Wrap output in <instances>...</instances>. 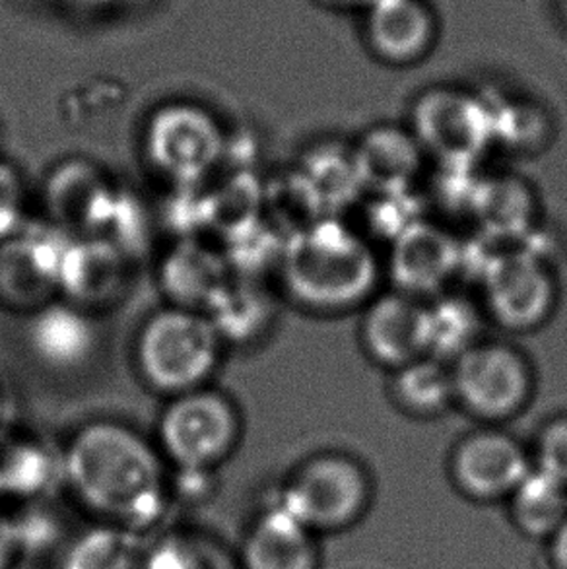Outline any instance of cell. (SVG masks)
<instances>
[{
	"label": "cell",
	"mask_w": 567,
	"mask_h": 569,
	"mask_svg": "<svg viewBox=\"0 0 567 569\" xmlns=\"http://www.w3.org/2000/svg\"><path fill=\"white\" fill-rule=\"evenodd\" d=\"M168 462L140 431L117 420L78 428L62 449V482L100 523L140 532L171 506Z\"/></svg>",
	"instance_id": "6da1fadb"
},
{
	"label": "cell",
	"mask_w": 567,
	"mask_h": 569,
	"mask_svg": "<svg viewBox=\"0 0 567 569\" xmlns=\"http://www.w3.org/2000/svg\"><path fill=\"white\" fill-rule=\"evenodd\" d=\"M278 277L301 308L342 313L376 296L381 264L369 239L332 216L286 239Z\"/></svg>",
	"instance_id": "7a4b0ae2"
},
{
	"label": "cell",
	"mask_w": 567,
	"mask_h": 569,
	"mask_svg": "<svg viewBox=\"0 0 567 569\" xmlns=\"http://www.w3.org/2000/svg\"><path fill=\"white\" fill-rule=\"evenodd\" d=\"M223 347L205 313L168 306L140 327L135 362L146 385L171 399L208 387L222 362Z\"/></svg>",
	"instance_id": "3957f363"
},
{
	"label": "cell",
	"mask_w": 567,
	"mask_h": 569,
	"mask_svg": "<svg viewBox=\"0 0 567 569\" xmlns=\"http://www.w3.org/2000/svg\"><path fill=\"white\" fill-rule=\"evenodd\" d=\"M145 156L169 186L202 187L228 158V132L207 108L173 101L148 117Z\"/></svg>",
	"instance_id": "277c9868"
},
{
	"label": "cell",
	"mask_w": 567,
	"mask_h": 569,
	"mask_svg": "<svg viewBox=\"0 0 567 569\" xmlns=\"http://www.w3.org/2000/svg\"><path fill=\"white\" fill-rule=\"evenodd\" d=\"M241 431L233 400L202 387L169 399L158 422L156 446L169 469L218 470L238 449Z\"/></svg>",
	"instance_id": "5b68a950"
},
{
	"label": "cell",
	"mask_w": 567,
	"mask_h": 569,
	"mask_svg": "<svg viewBox=\"0 0 567 569\" xmlns=\"http://www.w3.org/2000/svg\"><path fill=\"white\" fill-rule=\"evenodd\" d=\"M369 477L345 453H319L301 462L284 485L278 501L317 532L354 523L369 503Z\"/></svg>",
	"instance_id": "8992f818"
},
{
	"label": "cell",
	"mask_w": 567,
	"mask_h": 569,
	"mask_svg": "<svg viewBox=\"0 0 567 569\" xmlns=\"http://www.w3.org/2000/svg\"><path fill=\"white\" fill-rule=\"evenodd\" d=\"M410 131L439 163H476L494 147L491 103L462 88H429L416 98Z\"/></svg>",
	"instance_id": "52a82bcc"
},
{
	"label": "cell",
	"mask_w": 567,
	"mask_h": 569,
	"mask_svg": "<svg viewBox=\"0 0 567 569\" xmlns=\"http://www.w3.org/2000/svg\"><path fill=\"white\" fill-rule=\"evenodd\" d=\"M451 373L455 402L486 422L519 415L535 389L527 356L504 342L480 340L452 360Z\"/></svg>",
	"instance_id": "ba28073f"
},
{
	"label": "cell",
	"mask_w": 567,
	"mask_h": 569,
	"mask_svg": "<svg viewBox=\"0 0 567 569\" xmlns=\"http://www.w3.org/2000/svg\"><path fill=\"white\" fill-rule=\"evenodd\" d=\"M70 236L49 220H28L0 241V303L28 316L57 300Z\"/></svg>",
	"instance_id": "9c48e42d"
},
{
	"label": "cell",
	"mask_w": 567,
	"mask_h": 569,
	"mask_svg": "<svg viewBox=\"0 0 567 569\" xmlns=\"http://www.w3.org/2000/svg\"><path fill=\"white\" fill-rule=\"evenodd\" d=\"M480 288L486 313L507 331L537 329L553 316L558 300L550 262L519 246L499 251L480 280Z\"/></svg>",
	"instance_id": "30bf717a"
},
{
	"label": "cell",
	"mask_w": 567,
	"mask_h": 569,
	"mask_svg": "<svg viewBox=\"0 0 567 569\" xmlns=\"http://www.w3.org/2000/svg\"><path fill=\"white\" fill-rule=\"evenodd\" d=\"M533 470L521 443L496 428L467 433L451 455V477L462 492L480 501L509 498Z\"/></svg>",
	"instance_id": "8fae6325"
},
{
	"label": "cell",
	"mask_w": 567,
	"mask_h": 569,
	"mask_svg": "<svg viewBox=\"0 0 567 569\" xmlns=\"http://www.w3.org/2000/svg\"><path fill=\"white\" fill-rule=\"evenodd\" d=\"M360 339L369 358L391 370L429 356V301L400 290L374 296L361 317Z\"/></svg>",
	"instance_id": "7c38bea8"
},
{
	"label": "cell",
	"mask_w": 567,
	"mask_h": 569,
	"mask_svg": "<svg viewBox=\"0 0 567 569\" xmlns=\"http://www.w3.org/2000/svg\"><path fill=\"white\" fill-rule=\"evenodd\" d=\"M119 194L121 189L98 166L86 160L62 162L47 178V220L70 236H101Z\"/></svg>",
	"instance_id": "4fadbf2b"
},
{
	"label": "cell",
	"mask_w": 567,
	"mask_h": 569,
	"mask_svg": "<svg viewBox=\"0 0 567 569\" xmlns=\"http://www.w3.org/2000/svg\"><path fill=\"white\" fill-rule=\"evenodd\" d=\"M131 262L103 236H74L62 257L59 298L92 316L111 308L127 292Z\"/></svg>",
	"instance_id": "5bb4252c"
},
{
	"label": "cell",
	"mask_w": 567,
	"mask_h": 569,
	"mask_svg": "<svg viewBox=\"0 0 567 569\" xmlns=\"http://www.w3.org/2000/svg\"><path fill=\"white\" fill-rule=\"evenodd\" d=\"M462 241L444 226L420 218L391 243L389 274L395 290L431 300L460 272Z\"/></svg>",
	"instance_id": "9a60e30c"
},
{
	"label": "cell",
	"mask_w": 567,
	"mask_h": 569,
	"mask_svg": "<svg viewBox=\"0 0 567 569\" xmlns=\"http://www.w3.org/2000/svg\"><path fill=\"white\" fill-rule=\"evenodd\" d=\"M26 340L38 362L54 371L84 368L100 345L92 313L61 298L30 313Z\"/></svg>",
	"instance_id": "2e32d148"
},
{
	"label": "cell",
	"mask_w": 567,
	"mask_h": 569,
	"mask_svg": "<svg viewBox=\"0 0 567 569\" xmlns=\"http://www.w3.org/2000/svg\"><path fill=\"white\" fill-rule=\"evenodd\" d=\"M352 147L364 191L384 194L415 189L426 152L410 127L376 124Z\"/></svg>",
	"instance_id": "e0dca14e"
},
{
	"label": "cell",
	"mask_w": 567,
	"mask_h": 569,
	"mask_svg": "<svg viewBox=\"0 0 567 569\" xmlns=\"http://www.w3.org/2000/svg\"><path fill=\"white\" fill-rule=\"evenodd\" d=\"M231 277L222 249H215L199 238L177 239L161 259V292L173 308L205 313Z\"/></svg>",
	"instance_id": "ac0fdd59"
},
{
	"label": "cell",
	"mask_w": 567,
	"mask_h": 569,
	"mask_svg": "<svg viewBox=\"0 0 567 569\" xmlns=\"http://www.w3.org/2000/svg\"><path fill=\"white\" fill-rule=\"evenodd\" d=\"M238 560L241 569H317L315 532L275 501L255 517Z\"/></svg>",
	"instance_id": "d6986e66"
},
{
	"label": "cell",
	"mask_w": 567,
	"mask_h": 569,
	"mask_svg": "<svg viewBox=\"0 0 567 569\" xmlns=\"http://www.w3.org/2000/svg\"><path fill=\"white\" fill-rule=\"evenodd\" d=\"M366 31L374 53L407 64L428 51L436 28L424 0H376L368 7Z\"/></svg>",
	"instance_id": "ffe728a7"
},
{
	"label": "cell",
	"mask_w": 567,
	"mask_h": 569,
	"mask_svg": "<svg viewBox=\"0 0 567 569\" xmlns=\"http://www.w3.org/2000/svg\"><path fill=\"white\" fill-rule=\"evenodd\" d=\"M62 480V451L54 453L46 441L31 436L4 433L0 438V500L18 506L46 500Z\"/></svg>",
	"instance_id": "44dd1931"
},
{
	"label": "cell",
	"mask_w": 567,
	"mask_h": 569,
	"mask_svg": "<svg viewBox=\"0 0 567 569\" xmlns=\"http://www.w3.org/2000/svg\"><path fill=\"white\" fill-rule=\"evenodd\" d=\"M272 313V301L259 282L239 277H231L205 311L223 345H243L259 339L269 329Z\"/></svg>",
	"instance_id": "7402d4cb"
},
{
	"label": "cell",
	"mask_w": 567,
	"mask_h": 569,
	"mask_svg": "<svg viewBox=\"0 0 567 569\" xmlns=\"http://www.w3.org/2000/svg\"><path fill=\"white\" fill-rule=\"evenodd\" d=\"M535 194L521 179L511 176L483 178L472 216L484 233L494 239L523 238L535 222Z\"/></svg>",
	"instance_id": "603a6c76"
},
{
	"label": "cell",
	"mask_w": 567,
	"mask_h": 569,
	"mask_svg": "<svg viewBox=\"0 0 567 569\" xmlns=\"http://www.w3.org/2000/svg\"><path fill=\"white\" fill-rule=\"evenodd\" d=\"M298 168L319 194L329 218L340 208L354 204L364 192L354 147L342 140H321L307 148Z\"/></svg>",
	"instance_id": "cb8c5ba5"
},
{
	"label": "cell",
	"mask_w": 567,
	"mask_h": 569,
	"mask_svg": "<svg viewBox=\"0 0 567 569\" xmlns=\"http://www.w3.org/2000/svg\"><path fill=\"white\" fill-rule=\"evenodd\" d=\"M139 535L113 525H90L74 532L54 555V569H139Z\"/></svg>",
	"instance_id": "d4e9b609"
},
{
	"label": "cell",
	"mask_w": 567,
	"mask_h": 569,
	"mask_svg": "<svg viewBox=\"0 0 567 569\" xmlns=\"http://www.w3.org/2000/svg\"><path fill=\"white\" fill-rule=\"evenodd\" d=\"M391 399L410 416L434 418L444 415L455 402L451 363L434 356H424L415 362L392 370Z\"/></svg>",
	"instance_id": "484cf974"
},
{
	"label": "cell",
	"mask_w": 567,
	"mask_h": 569,
	"mask_svg": "<svg viewBox=\"0 0 567 569\" xmlns=\"http://www.w3.org/2000/svg\"><path fill=\"white\" fill-rule=\"evenodd\" d=\"M261 218L280 238L290 239L329 216L319 194L296 168L262 183Z\"/></svg>",
	"instance_id": "4316f807"
},
{
	"label": "cell",
	"mask_w": 567,
	"mask_h": 569,
	"mask_svg": "<svg viewBox=\"0 0 567 569\" xmlns=\"http://www.w3.org/2000/svg\"><path fill=\"white\" fill-rule=\"evenodd\" d=\"M507 500L515 523L529 537L553 539L567 521V486L537 467Z\"/></svg>",
	"instance_id": "83f0119b"
},
{
	"label": "cell",
	"mask_w": 567,
	"mask_h": 569,
	"mask_svg": "<svg viewBox=\"0 0 567 569\" xmlns=\"http://www.w3.org/2000/svg\"><path fill=\"white\" fill-rule=\"evenodd\" d=\"M139 569H241L223 542L197 529L163 532L142 550Z\"/></svg>",
	"instance_id": "f1b7e54d"
},
{
	"label": "cell",
	"mask_w": 567,
	"mask_h": 569,
	"mask_svg": "<svg viewBox=\"0 0 567 569\" xmlns=\"http://www.w3.org/2000/svg\"><path fill=\"white\" fill-rule=\"evenodd\" d=\"M429 301V356L451 363L480 342L483 313L476 303L455 293H439Z\"/></svg>",
	"instance_id": "f546056e"
},
{
	"label": "cell",
	"mask_w": 567,
	"mask_h": 569,
	"mask_svg": "<svg viewBox=\"0 0 567 569\" xmlns=\"http://www.w3.org/2000/svg\"><path fill=\"white\" fill-rule=\"evenodd\" d=\"M494 116V144L515 152H537L550 139V121L537 103L504 101L491 103Z\"/></svg>",
	"instance_id": "4dcf8cb0"
},
{
	"label": "cell",
	"mask_w": 567,
	"mask_h": 569,
	"mask_svg": "<svg viewBox=\"0 0 567 569\" xmlns=\"http://www.w3.org/2000/svg\"><path fill=\"white\" fill-rule=\"evenodd\" d=\"M10 517L20 556L41 555L46 550H53L57 555L59 548L67 542L59 540V532H62L61 519L47 506L46 500L22 503Z\"/></svg>",
	"instance_id": "1f68e13d"
},
{
	"label": "cell",
	"mask_w": 567,
	"mask_h": 569,
	"mask_svg": "<svg viewBox=\"0 0 567 569\" xmlns=\"http://www.w3.org/2000/svg\"><path fill=\"white\" fill-rule=\"evenodd\" d=\"M412 204V191L374 194V202L368 207L369 238H387L392 243L402 231L422 218L418 207Z\"/></svg>",
	"instance_id": "d6a6232c"
},
{
	"label": "cell",
	"mask_w": 567,
	"mask_h": 569,
	"mask_svg": "<svg viewBox=\"0 0 567 569\" xmlns=\"http://www.w3.org/2000/svg\"><path fill=\"white\" fill-rule=\"evenodd\" d=\"M28 194L20 171L0 158V241L10 238L28 222Z\"/></svg>",
	"instance_id": "836d02e7"
},
{
	"label": "cell",
	"mask_w": 567,
	"mask_h": 569,
	"mask_svg": "<svg viewBox=\"0 0 567 569\" xmlns=\"http://www.w3.org/2000/svg\"><path fill=\"white\" fill-rule=\"evenodd\" d=\"M535 462L538 470L567 486V415L556 416L540 430Z\"/></svg>",
	"instance_id": "e575fe53"
},
{
	"label": "cell",
	"mask_w": 567,
	"mask_h": 569,
	"mask_svg": "<svg viewBox=\"0 0 567 569\" xmlns=\"http://www.w3.org/2000/svg\"><path fill=\"white\" fill-rule=\"evenodd\" d=\"M18 555L16 545L14 527L10 511L0 506V569H10L14 566Z\"/></svg>",
	"instance_id": "d590c367"
},
{
	"label": "cell",
	"mask_w": 567,
	"mask_h": 569,
	"mask_svg": "<svg viewBox=\"0 0 567 569\" xmlns=\"http://www.w3.org/2000/svg\"><path fill=\"white\" fill-rule=\"evenodd\" d=\"M550 563H553L554 569H567V521L561 525L560 531L553 537Z\"/></svg>",
	"instance_id": "8d00e7d4"
},
{
	"label": "cell",
	"mask_w": 567,
	"mask_h": 569,
	"mask_svg": "<svg viewBox=\"0 0 567 569\" xmlns=\"http://www.w3.org/2000/svg\"><path fill=\"white\" fill-rule=\"evenodd\" d=\"M8 420H10V407H8V397L4 389L0 387V438L8 433Z\"/></svg>",
	"instance_id": "74e56055"
},
{
	"label": "cell",
	"mask_w": 567,
	"mask_h": 569,
	"mask_svg": "<svg viewBox=\"0 0 567 569\" xmlns=\"http://www.w3.org/2000/svg\"><path fill=\"white\" fill-rule=\"evenodd\" d=\"M325 2H332V4H340V7H366L374 4L376 0H325Z\"/></svg>",
	"instance_id": "f35d334b"
},
{
	"label": "cell",
	"mask_w": 567,
	"mask_h": 569,
	"mask_svg": "<svg viewBox=\"0 0 567 569\" xmlns=\"http://www.w3.org/2000/svg\"><path fill=\"white\" fill-rule=\"evenodd\" d=\"M564 7H566V12H567V0H564Z\"/></svg>",
	"instance_id": "ab89813d"
}]
</instances>
